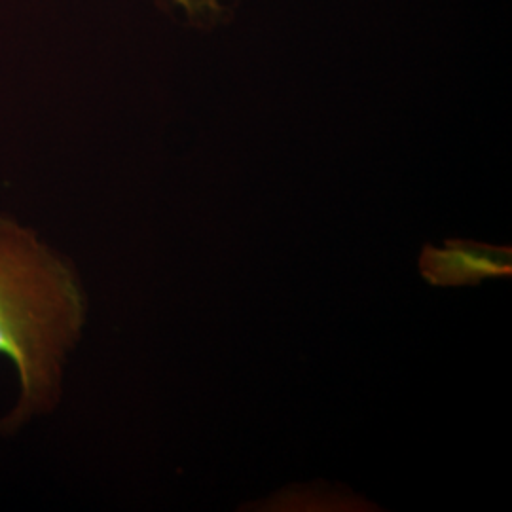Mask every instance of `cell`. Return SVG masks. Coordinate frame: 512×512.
<instances>
[{
	"label": "cell",
	"instance_id": "cell-1",
	"mask_svg": "<svg viewBox=\"0 0 512 512\" xmlns=\"http://www.w3.org/2000/svg\"><path fill=\"white\" fill-rule=\"evenodd\" d=\"M88 302L73 262L35 228L0 213V357L18 376V397L0 433L54 414Z\"/></svg>",
	"mask_w": 512,
	"mask_h": 512
},
{
	"label": "cell",
	"instance_id": "cell-2",
	"mask_svg": "<svg viewBox=\"0 0 512 512\" xmlns=\"http://www.w3.org/2000/svg\"><path fill=\"white\" fill-rule=\"evenodd\" d=\"M169 16L196 31H217L226 25L236 8V0H154Z\"/></svg>",
	"mask_w": 512,
	"mask_h": 512
},
{
	"label": "cell",
	"instance_id": "cell-3",
	"mask_svg": "<svg viewBox=\"0 0 512 512\" xmlns=\"http://www.w3.org/2000/svg\"><path fill=\"white\" fill-rule=\"evenodd\" d=\"M505 253L492 258V251H480V249H463L446 258V272H439L440 283H463L465 279H473L476 275L503 274L505 270ZM435 277V275H433Z\"/></svg>",
	"mask_w": 512,
	"mask_h": 512
}]
</instances>
